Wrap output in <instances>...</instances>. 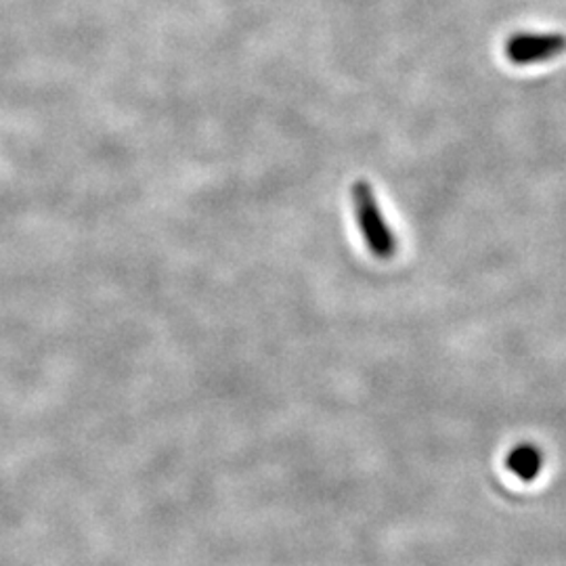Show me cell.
<instances>
[{
  "label": "cell",
  "instance_id": "3957f363",
  "mask_svg": "<svg viewBox=\"0 0 566 566\" xmlns=\"http://www.w3.org/2000/svg\"><path fill=\"white\" fill-rule=\"evenodd\" d=\"M546 464L544 451L533 443H521L507 453V470L521 481H535Z\"/></svg>",
  "mask_w": 566,
  "mask_h": 566
},
{
  "label": "cell",
  "instance_id": "6da1fadb",
  "mask_svg": "<svg viewBox=\"0 0 566 566\" xmlns=\"http://www.w3.org/2000/svg\"><path fill=\"white\" fill-rule=\"evenodd\" d=\"M350 200H353L355 221L359 224V231L364 235L369 254L378 261H390L397 254L399 242L392 227L386 223L385 212L378 203L374 187L364 179L353 182Z\"/></svg>",
  "mask_w": 566,
  "mask_h": 566
},
{
  "label": "cell",
  "instance_id": "7a4b0ae2",
  "mask_svg": "<svg viewBox=\"0 0 566 566\" xmlns=\"http://www.w3.org/2000/svg\"><path fill=\"white\" fill-rule=\"evenodd\" d=\"M566 51V39L563 34H514L506 42V57L514 65H528L537 61L558 57Z\"/></svg>",
  "mask_w": 566,
  "mask_h": 566
}]
</instances>
